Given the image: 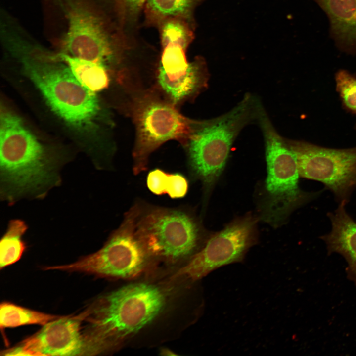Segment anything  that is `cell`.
I'll use <instances>...</instances> for the list:
<instances>
[{
	"label": "cell",
	"mask_w": 356,
	"mask_h": 356,
	"mask_svg": "<svg viewBox=\"0 0 356 356\" xmlns=\"http://www.w3.org/2000/svg\"><path fill=\"white\" fill-rule=\"evenodd\" d=\"M169 174L156 169L151 171L147 177V186L153 193L161 195L166 194Z\"/></svg>",
	"instance_id": "obj_22"
},
{
	"label": "cell",
	"mask_w": 356,
	"mask_h": 356,
	"mask_svg": "<svg viewBox=\"0 0 356 356\" xmlns=\"http://www.w3.org/2000/svg\"><path fill=\"white\" fill-rule=\"evenodd\" d=\"M0 40L5 55L17 64L51 110L79 134H94L100 113L98 98L78 81L58 52L42 44L15 18L0 24Z\"/></svg>",
	"instance_id": "obj_1"
},
{
	"label": "cell",
	"mask_w": 356,
	"mask_h": 356,
	"mask_svg": "<svg viewBox=\"0 0 356 356\" xmlns=\"http://www.w3.org/2000/svg\"><path fill=\"white\" fill-rule=\"evenodd\" d=\"M202 0H147L144 8V24L158 27L169 20L184 21L195 27L194 12Z\"/></svg>",
	"instance_id": "obj_16"
},
{
	"label": "cell",
	"mask_w": 356,
	"mask_h": 356,
	"mask_svg": "<svg viewBox=\"0 0 356 356\" xmlns=\"http://www.w3.org/2000/svg\"><path fill=\"white\" fill-rule=\"evenodd\" d=\"M78 81L94 93L101 91L109 84V68L106 65L88 60L73 57L58 52Z\"/></svg>",
	"instance_id": "obj_17"
},
{
	"label": "cell",
	"mask_w": 356,
	"mask_h": 356,
	"mask_svg": "<svg viewBox=\"0 0 356 356\" xmlns=\"http://www.w3.org/2000/svg\"><path fill=\"white\" fill-rule=\"evenodd\" d=\"M147 0H98L103 7L117 24L127 32L137 24Z\"/></svg>",
	"instance_id": "obj_20"
},
{
	"label": "cell",
	"mask_w": 356,
	"mask_h": 356,
	"mask_svg": "<svg viewBox=\"0 0 356 356\" xmlns=\"http://www.w3.org/2000/svg\"><path fill=\"white\" fill-rule=\"evenodd\" d=\"M345 201L327 214L332 225L331 231L321 236L326 244L329 254L342 255L348 263L347 277L356 285V222L347 212Z\"/></svg>",
	"instance_id": "obj_14"
},
{
	"label": "cell",
	"mask_w": 356,
	"mask_h": 356,
	"mask_svg": "<svg viewBox=\"0 0 356 356\" xmlns=\"http://www.w3.org/2000/svg\"><path fill=\"white\" fill-rule=\"evenodd\" d=\"M188 184L186 178L179 174H169L166 194L173 199L182 198L188 190Z\"/></svg>",
	"instance_id": "obj_23"
},
{
	"label": "cell",
	"mask_w": 356,
	"mask_h": 356,
	"mask_svg": "<svg viewBox=\"0 0 356 356\" xmlns=\"http://www.w3.org/2000/svg\"><path fill=\"white\" fill-rule=\"evenodd\" d=\"M59 158L19 116L4 106L0 115V174L3 197H43L59 181Z\"/></svg>",
	"instance_id": "obj_3"
},
{
	"label": "cell",
	"mask_w": 356,
	"mask_h": 356,
	"mask_svg": "<svg viewBox=\"0 0 356 356\" xmlns=\"http://www.w3.org/2000/svg\"><path fill=\"white\" fill-rule=\"evenodd\" d=\"M171 102L164 101L152 94H146L135 101L133 118L136 136L133 151L135 174L146 169L150 154L163 143L176 139L187 144L204 120L187 118Z\"/></svg>",
	"instance_id": "obj_8"
},
{
	"label": "cell",
	"mask_w": 356,
	"mask_h": 356,
	"mask_svg": "<svg viewBox=\"0 0 356 356\" xmlns=\"http://www.w3.org/2000/svg\"><path fill=\"white\" fill-rule=\"evenodd\" d=\"M139 208L135 205L126 214L119 227L97 252L71 264L46 269L79 271L122 279L138 277L146 269L151 259L136 234V220Z\"/></svg>",
	"instance_id": "obj_10"
},
{
	"label": "cell",
	"mask_w": 356,
	"mask_h": 356,
	"mask_svg": "<svg viewBox=\"0 0 356 356\" xmlns=\"http://www.w3.org/2000/svg\"><path fill=\"white\" fill-rule=\"evenodd\" d=\"M261 106L254 95L246 94L230 111L205 120L189 140L186 146L191 171L206 190L218 180L235 138L244 127L257 120Z\"/></svg>",
	"instance_id": "obj_6"
},
{
	"label": "cell",
	"mask_w": 356,
	"mask_h": 356,
	"mask_svg": "<svg viewBox=\"0 0 356 356\" xmlns=\"http://www.w3.org/2000/svg\"><path fill=\"white\" fill-rule=\"evenodd\" d=\"M142 210L140 207L135 231L151 259L175 264L194 255L201 231L192 216L178 209Z\"/></svg>",
	"instance_id": "obj_9"
},
{
	"label": "cell",
	"mask_w": 356,
	"mask_h": 356,
	"mask_svg": "<svg viewBox=\"0 0 356 356\" xmlns=\"http://www.w3.org/2000/svg\"><path fill=\"white\" fill-rule=\"evenodd\" d=\"M336 89L344 108L356 116V76L340 69L335 76Z\"/></svg>",
	"instance_id": "obj_21"
},
{
	"label": "cell",
	"mask_w": 356,
	"mask_h": 356,
	"mask_svg": "<svg viewBox=\"0 0 356 356\" xmlns=\"http://www.w3.org/2000/svg\"><path fill=\"white\" fill-rule=\"evenodd\" d=\"M286 140L295 155L300 177L322 183L338 201L348 203L356 189V147L333 149Z\"/></svg>",
	"instance_id": "obj_11"
},
{
	"label": "cell",
	"mask_w": 356,
	"mask_h": 356,
	"mask_svg": "<svg viewBox=\"0 0 356 356\" xmlns=\"http://www.w3.org/2000/svg\"><path fill=\"white\" fill-rule=\"evenodd\" d=\"M258 221L249 214L235 219L211 237L172 278L194 282L221 267L241 261L257 241Z\"/></svg>",
	"instance_id": "obj_12"
},
{
	"label": "cell",
	"mask_w": 356,
	"mask_h": 356,
	"mask_svg": "<svg viewBox=\"0 0 356 356\" xmlns=\"http://www.w3.org/2000/svg\"><path fill=\"white\" fill-rule=\"evenodd\" d=\"M27 229L25 222L19 219L11 221L0 242V268L17 262L25 250L22 236Z\"/></svg>",
	"instance_id": "obj_18"
},
{
	"label": "cell",
	"mask_w": 356,
	"mask_h": 356,
	"mask_svg": "<svg viewBox=\"0 0 356 356\" xmlns=\"http://www.w3.org/2000/svg\"><path fill=\"white\" fill-rule=\"evenodd\" d=\"M162 47L158 71L160 87L174 105L190 99L206 87L205 60L188 62L187 48L194 39V27L179 20H169L158 27Z\"/></svg>",
	"instance_id": "obj_7"
},
{
	"label": "cell",
	"mask_w": 356,
	"mask_h": 356,
	"mask_svg": "<svg viewBox=\"0 0 356 356\" xmlns=\"http://www.w3.org/2000/svg\"><path fill=\"white\" fill-rule=\"evenodd\" d=\"M314 0L327 14L337 47L356 54V0Z\"/></svg>",
	"instance_id": "obj_15"
},
{
	"label": "cell",
	"mask_w": 356,
	"mask_h": 356,
	"mask_svg": "<svg viewBox=\"0 0 356 356\" xmlns=\"http://www.w3.org/2000/svg\"><path fill=\"white\" fill-rule=\"evenodd\" d=\"M83 313L78 316L61 317L44 325L42 329L11 349L5 355H88L86 339L81 330Z\"/></svg>",
	"instance_id": "obj_13"
},
{
	"label": "cell",
	"mask_w": 356,
	"mask_h": 356,
	"mask_svg": "<svg viewBox=\"0 0 356 356\" xmlns=\"http://www.w3.org/2000/svg\"><path fill=\"white\" fill-rule=\"evenodd\" d=\"M47 41L59 52L104 64H118L128 36L98 0H40Z\"/></svg>",
	"instance_id": "obj_2"
},
{
	"label": "cell",
	"mask_w": 356,
	"mask_h": 356,
	"mask_svg": "<svg viewBox=\"0 0 356 356\" xmlns=\"http://www.w3.org/2000/svg\"><path fill=\"white\" fill-rule=\"evenodd\" d=\"M61 317L34 311L9 302H3L0 307L1 327H13L30 324L44 325Z\"/></svg>",
	"instance_id": "obj_19"
},
{
	"label": "cell",
	"mask_w": 356,
	"mask_h": 356,
	"mask_svg": "<svg viewBox=\"0 0 356 356\" xmlns=\"http://www.w3.org/2000/svg\"><path fill=\"white\" fill-rule=\"evenodd\" d=\"M257 120L264 138L267 166V177L259 206L260 218L278 227L293 211L313 200L319 192H308L300 188L295 155L263 107Z\"/></svg>",
	"instance_id": "obj_5"
},
{
	"label": "cell",
	"mask_w": 356,
	"mask_h": 356,
	"mask_svg": "<svg viewBox=\"0 0 356 356\" xmlns=\"http://www.w3.org/2000/svg\"><path fill=\"white\" fill-rule=\"evenodd\" d=\"M165 301L161 289L146 283L130 284L99 298L91 312H85L89 354L109 349L138 332L159 315Z\"/></svg>",
	"instance_id": "obj_4"
}]
</instances>
